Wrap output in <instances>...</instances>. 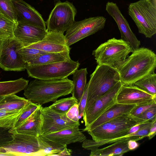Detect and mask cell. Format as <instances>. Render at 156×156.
Segmentation results:
<instances>
[{
	"instance_id": "4fadbf2b",
	"label": "cell",
	"mask_w": 156,
	"mask_h": 156,
	"mask_svg": "<svg viewBox=\"0 0 156 156\" xmlns=\"http://www.w3.org/2000/svg\"><path fill=\"white\" fill-rule=\"evenodd\" d=\"M122 85L120 81L118 82L108 92L97 99L87 111L84 112L83 119L85 127L90 125L116 103L117 94Z\"/></svg>"
},
{
	"instance_id": "277c9868",
	"label": "cell",
	"mask_w": 156,
	"mask_h": 156,
	"mask_svg": "<svg viewBox=\"0 0 156 156\" xmlns=\"http://www.w3.org/2000/svg\"><path fill=\"white\" fill-rule=\"evenodd\" d=\"M13 139L9 144L0 147L4 156H46L48 144L39 136L18 133L9 129Z\"/></svg>"
},
{
	"instance_id": "60d3db41",
	"label": "cell",
	"mask_w": 156,
	"mask_h": 156,
	"mask_svg": "<svg viewBox=\"0 0 156 156\" xmlns=\"http://www.w3.org/2000/svg\"><path fill=\"white\" fill-rule=\"evenodd\" d=\"M67 146L65 147L63 150L60 152L56 155L57 156H69L72 154V151L71 149H68Z\"/></svg>"
},
{
	"instance_id": "44dd1931",
	"label": "cell",
	"mask_w": 156,
	"mask_h": 156,
	"mask_svg": "<svg viewBox=\"0 0 156 156\" xmlns=\"http://www.w3.org/2000/svg\"><path fill=\"white\" fill-rule=\"evenodd\" d=\"M40 106L19 127L11 129L15 132L38 136L41 134L42 118Z\"/></svg>"
},
{
	"instance_id": "d6a6232c",
	"label": "cell",
	"mask_w": 156,
	"mask_h": 156,
	"mask_svg": "<svg viewBox=\"0 0 156 156\" xmlns=\"http://www.w3.org/2000/svg\"><path fill=\"white\" fill-rule=\"evenodd\" d=\"M18 52L26 62L47 53L35 48L24 47L19 50Z\"/></svg>"
},
{
	"instance_id": "ac0fdd59",
	"label": "cell",
	"mask_w": 156,
	"mask_h": 156,
	"mask_svg": "<svg viewBox=\"0 0 156 156\" xmlns=\"http://www.w3.org/2000/svg\"><path fill=\"white\" fill-rule=\"evenodd\" d=\"M48 31L30 24L17 22L14 37L26 47L42 40Z\"/></svg>"
},
{
	"instance_id": "8d00e7d4",
	"label": "cell",
	"mask_w": 156,
	"mask_h": 156,
	"mask_svg": "<svg viewBox=\"0 0 156 156\" xmlns=\"http://www.w3.org/2000/svg\"><path fill=\"white\" fill-rule=\"evenodd\" d=\"M138 117L150 121L156 119V105L149 108Z\"/></svg>"
},
{
	"instance_id": "7402d4cb",
	"label": "cell",
	"mask_w": 156,
	"mask_h": 156,
	"mask_svg": "<svg viewBox=\"0 0 156 156\" xmlns=\"http://www.w3.org/2000/svg\"><path fill=\"white\" fill-rule=\"evenodd\" d=\"M128 141H118L102 148L92 150L90 156H122L130 151L128 147Z\"/></svg>"
},
{
	"instance_id": "7bdbcfd3",
	"label": "cell",
	"mask_w": 156,
	"mask_h": 156,
	"mask_svg": "<svg viewBox=\"0 0 156 156\" xmlns=\"http://www.w3.org/2000/svg\"><path fill=\"white\" fill-rule=\"evenodd\" d=\"M3 41L0 39V58L1 55Z\"/></svg>"
},
{
	"instance_id": "cb8c5ba5",
	"label": "cell",
	"mask_w": 156,
	"mask_h": 156,
	"mask_svg": "<svg viewBox=\"0 0 156 156\" xmlns=\"http://www.w3.org/2000/svg\"><path fill=\"white\" fill-rule=\"evenodd\" d=\"M70 51L46 53L27 62L31 65H40L65 61L71 59Z\"/></svg>"
},
{
	"instance_id": "ee69618b",
	"label": "cell",
	"mask_w": 156,
	"mask_h": 156,
	"mask_svg": "<svg viewBox=\"0 0 156 156\" xmlns=\"http://www.w3.org/2000/svg\"><path fill=\"white\" fill-rule=\"evenodd\" d=\"M4 97V96H0V101Z\"/></svg>"
},
{
	"instance_id": "6da1fadb",
	"label": "cell",
	"mask_w": 156,
	"mask_h": 156,
	"mask_svg": "<svg viewBox=\"0 0 156 156\" xmlns=\"http://www.w3.org/2000/svg\"><path fill=\"white\" fill-rule=\"evenodd\" d=\"M156 67L155 54L148 48L142 47L133 50L118 71L122 84L129 85L154 73Z\"/></svg>"
},
{
	"instance_id": "8fae6325",
	"label": "cell",
	"mask_w": 156,
	"mask_h": 156,
	"mask_svg": "<svg viewBox=\"0 0 156 156\" xmlns=\"http://www.w3.org/2000/svg\"><path fill=\"white\" fill-rule=\"evenodd\" d=\"M24 47L15 37L3 41L0 58V67L5 71H20L26 69L27 63L18 51Z\"/></svg>"
},
{
	"instance_id": "7a4b0ae2",
	"label": "cell",
	"mask_w": 156,
	"mask_h": 156,
	"mask_svg": "<svg viewBox=\"0 0 156 156\" xmlns=\"http://www.w3.org/2000/svg\"><path fill=\"white\" fill-rule=\"evenodd\" d=\"M73 81L67 78L60 80H43L35 79L25 88L24 95L30 102L38 105L50 101L71 93Z\"/></svg>"
},
{
	"instance_id": "4dcf8cb0",
	"label": "cell",
	"mask_w": 156,
	"mask_h": 156,
	"mask_svg": "<svg viewBox=\"0 0 156 156\" xmlns=\"http://www.w3.org/2000/svg\"><path fill=\"white\" fill-rule=\"evenodd\" d=\"M0 12L7 18L17 22L12 0H0Z\"/></svg>"
},
{
	"instance_id": "74e56055",
	"label": "cell",
	"mask_w": 156,
	"mask_h": 156,
	"mask_svg": "<svg viewBox=\"0 0 156 156\" xmlns=\"http://www.w3.org/2000/svg\"><path fill=\"white\" fill-rule=\"evenodd\" d=\"M79 114L78 104L72 107L66 113L67 117L71 120L75 122L79 121L78 118Z\"/></svg>"
},
{
	"instance_id": "1f68e13d",
	"label": "cell",
	"mask_w": 156,
	"mask_h": 156,
	"mask_svg": "<svg viewBox=\"0 0 156 156\" xmlns=\"http://www.w3.org/2000/svg\"><path fill=\"white\" fill-rule=\"evenodd\" d=\"M40 106L29 101L23 108L22 113L16 120L12 129L16 128L20 126Z\"/></svg>"
},
{
	"instance_id": "8992f818",
	"label": "cell",
	"mask_w": 156,
	"mask_h": 156,
	"mask_svg": "<svg viewBox=\"0 0 156 156\" xmlns=\"http://www.w3.org/2000/svg\"><path fill=\"white\" fill-rule=\"evenodd\" d=\"M149 121H150L133 116L130 114H124L87 132L95 141L111 140L126 136L133 126Z\"/></svg>"
},
{
	"instance_id": "d4e9b609",
	"label": "cell",
	"mask_w": 156,
	"mask_h": 156,
	"mask_svg": "<svg viewBox=\"0 0 156 156\" xmlns=\"http://www.w3.org/2000/svg\"><path fill=\"white\" fill-rule=\"evenodd\" d=\"M29 102L27 99L19 97L15 94L6 95L0 101V110H21Z\"/></svg>"
},
{
	"instance_id": "b9f144b4",
	"label": "cell",
	"mask_w": 156,
	"mask_h": 156,
	"mask_svg": "<svg viewBox=\"0 0 156 156\" xmlns=\"http://www.w3.org/2000/svg\"><path fill=\"white\" fill-rule=\"evenodd\" d=\"M146 122L138 124L133 126L129 130L127 133L126 135L136 132L141 127L143 126Z\"/></svg>"
},
{
	"instance_id": "5b68a950",
	"label": "cell",
	"mask_w": 156,
	"mask_h": 156,
	"mask_svg": "<svg viewBox=\"0 0 156 156\" xmlns=\"http://www.w3.org/2000/svg\"><path fill=\"white\" fill-rule=\"evenodd\" d=\"M133 51L124 40L114 37L100 44L92 54L98 65L107 66L118 70Z\"/></svg>"
},
{
	"instance_id": "2e32d148",
	"label": "cell",
	"mask_w": 156,
	"mask_h": 156,
	"mask_svg": "<svg viewBox=\"0 0 156 156\" xmlns=\"http://www.w3.org/2000/svg\"><path fill=\"white\" fill-rule=\"evenodd\" d=\"M26 47L35 48L48 53L70 51L71 49L67 44L64 34L48 31L42 40Z\"/></svg>"
},
{
	"instance_id": "f546056e",
	"label": "cell",
	"mask_w": 156,
	"mask_h": 156,
	"mask_svg": "<svg viewBox=\"0 0 156 156\" xmlns=\"http://www.w3.org/2000/svg\"><path fill=\"white\" fill-rule=\"evenodd\" d=\"M54 102L49 107L55 112L61 114H66L72 107L78 104L77 100L72 96L57 100Z\"/></svg>"
},
{
	"instance_id": "ab89813d",
	"label": "cell",
	"mask_w": 156,
	"mask_h": 156,
	"mask_svg": "<svg viewBox=\"0 0 156 156\" xmlns=\"http://www.w3.org/2000/svg\"><path fill=\"white\" fill-rule=\"evenodd\" d=\"M137 141L134 140H129L127 142L128 147L130 151L136 149L139 146Z\"/></svg>"
},
{
	"instance_id": "9c48e42d",
	"label": "cell",
	"mask_w": 156,
	"mask_h": 156,
	"mask_svg": "<svg viewBox=\"0 0 156 156\" xmlns=\"http://www.w3.org/2000/svg\"><path fill=\"white\" fill-rule=\"evenodd\" d=\"M77 12L72 3L57 2L45 22L47 31L64 34L75 21Z\"/></svg>"
},
{
	"instance_id": "ba28073f",
	"label": "cell",
	"mask_w": 156,
	"mask_h": 156,
	"mask_svg": "<svg viewBox=\"0 0 156 156\" xmlns=\"http://www.w3.org/2000/svg\"><path fill=\"white\" fill-rule=\"evenodd\" d=\"M78 60H70L40 65H29L26 68L29 77L49 80H60L67 78L79 68Z\"/></svg>"
},
{
	"instance_id": "484cf974",
	"label": "cell",
	"mask_w": 156,
	"mask_h": 156,
	"mask_svg": "<svg viewBox=\"0 0 156 156\" xmlns=\"http://www.w3.org/2000/svg\"><path fill=\"white\" fill-rule=\"evenodd\" d=\"M29 80L23 78L9 81L0 82V96L15 94L24 90Z\"/></svg>"
},
{
	"instance_id": "e575fe53",
	"label": "cell",
	"mask_w": 156,
	"mask_h": 156,
	"mask_svg": "<svg viewBox=\"0 0 156 156\" xmlns=\"http://www.w3.org/2000/svg\"><path fill=\"white\" fill-rule=\"evenodd\" d=\"M10 129L0 127V147L9 144L12 140V133L10 132Z\"/></svg>"
},
{
	"instance_id": "d6986e66",
	"label": "cell",
	"mask_w": 156,
	"mask_h": 156,
	"mask_svg": "<svg viewBox=\"0 0 156 156\" xmlns=\"http://www.w3.org/2000/svg\"><path fill=\"white\" fill-rule=\"evenodd\" d=\"M43 135L51 141L65 145L76 142L82 143L87 139L86 136L80 131L79 126Z\"/></svg>"
},
{
	"instance_id": "30bf717a",
	"label": "cell",
	"mask_w": 156,
	"mask_h": 156,
	"mask_svg": "<svg viewBox=\"0 0 156 156\" xmlns=\"http://www.w3.org/2000/svg\"><path fill=\"white\" fill-rule=\"evenodd\" d=\"M106 18L102 16L90 17L73 23L66 31L65 35L67 44L70 47L81 39L102 29Z\"/></svg>"
},
{
	"instance_id": "f1b7e54d",
	"label": "cell",
	"mask_w": 156,
	"mask_h": 156,
	"mask_svg": "<svg viewBox=\"0 0 156 156\" xmlns=\"http://www.w3.org/2000/svg\"><path fill=\"white\" fill-rule=\"evenodd\" d=\"M23 108L19 110H0V127L12 129Z\"/></svg>"
},
{
	"instance_id": "ffe728a7",
	"label": "cell",
	"mask_w": 156,
	"mask_h": 156,
	"mask_svg": "<svg viewBox=\"0 0 156 156\" xmlns=\"http://www.w3.org/2000/svg\"><path fill=\"white\" fill-rule=\"evenodd\" d=\"M136 105L116 103L90 125L82 129V131L91 130L116 117L124 114H130L131 111Z\"/></svg>"
},
{
	"instance_id": "4316f807",
	"label": "cell",
	"mask_w": 156,
	"mask_h": 156,
	"mask_svg": "<svg viewBox=\"0 0 156 156\" xmlns=\"http://www.w3.org/2000/svg\"><path fill=\"white\" fill-rule=\"evenodd\" d=\"M17 22L0 14V39L2 41L14 37Z\"/></svg>"
},
{
	"instance_id": "9a60e30c",
	"label": "cell",
	"mask_w": 156,
	"mask_h": 156,
	"mask_svg": "<svg viewBox=\"0 0 156 156\" xmlns=\"http://www.w3.org/2000/svg\"><path fill=\"white\" fill-rule=\"evenodd\" d=\"M155 100L156 96L149 94L133 84L122 85L116 98L117 103L136 105L148 103Z\"/></svg>"
},
{
	"instance_id": "d590c367",
	"label": "cell",
	"mask_w": 156,
	"mask_h": 156,
	"mask_svg": "<svg viewBox=\"0 0 156 156\" xmlns=\"http://www.w3.org/2000/svg\"><path fill=\"white\" fill-rule=\"evenodd\" d=\"M88 83L87 84L84 92L80 100L78 103L79 114L78 117L79 119L83 115L84 112L86 107L88 94Z\"/></svg>"
},
{
	"instance_id": "603a6c76",
	"label": "cell",
	"mask_w": 156,
	"mask_h": 156,
	"mask_svg": "<svg viewBox=\"0 0 156 156\" xmlns=\"http://www.w3.org/2000/svg\"><path fill=\"white\" fill-rule=\"evenodd\" d=\"M87 68L76 69L73 74V88L71 92L72 96L80 102L84 92L86 85Z\"/></svg>"
},
{
	"instance_id": "52a82bcc",
	"label": "cell",
	"mask_w": 156,
	"mask_h": 156,
	"mask_svg": "<svg viewBox=\"0 0 156 156\" xmlns=\"http://www.w3.org/2000/svg\"><path fill=\"white\" fill-rule=\"evenodd\" d=\"M128 13L139 33L151 38L156 33V0H139L131 3Z\"/></svg>"
},
{
	"instance_id": "5bb4252c",
	"label": "cell",
	"mask_w": 156,
	"mask_h": 156,
	"mask_svg": "<svg viewBox=\"0 0 156 156\" xmlns=\"http://www.w3.org/2000/svg\"><path fill=\"white\" fill-rule=\"evenodd\" d=\"M106 10L116 23L122 38L129 44L133 50L138 48L140 41L131 30L128 22L116 3L108 2L106 5Z\"/></svg>"
},
{
	"instance_id": "836d02e7",
	"label": "cell",
	"mask_w": 156,
	"mask_h": 156,
	"mask_svg": "<svg viewBox=\"0 0 156 156\" xmlns=\"http://www.w3.org/2000/svg\"><path fill=\"white\" fill-rule=\"evenodd\" d=\"M156 105V100L148 103L136 105L131 111L130 114L138 117L149 108Z\"/></svg>"
},
{
	"instance_id": "f35d334b",
	"label": "cell",
	"mask_w": 156,
	"mask_h": 156,
	"mask_svg": "<svg viewBox=\"0 0 156 156\" xmlns=\"http://www.w3.org/2000/svg\"><path fill=\"white\" fill-rule=\"evenodd\" d=\"M156 134V120H154L150 129L149 133L147 136L149 140L152 138Z\"/></svg>"
},
{
	"instance_id": "83f0119b",
	"label": "cell",
	"mask_w": 156,
	"mask_h": 156,
	"mask_svg": "<svg viewBox=\"0 0 156 156\" xmlns=\"http://www.w3.org/2000/svg\"><path fill=\"white\" fill-rule=\"evenodd\" d=\"M133 84L149 94L156 96V74L154 73L144 76Z\"/></svg>"
},
{
	"instance_id": "3957f363",
	"label": "cell",
	"mask_w": 156,
	"mask_h": 156,
	"mask_svg": "<svg viewBox=\"0 0 156 156\" xmlns=\"http://www.w3.org/2000/svg\"><path fill=\"white\" fill-rule=\"evenodd\" d=\"M120 81L119 74L117 70L107 66L98 65L90 76L87 99L84 112Z\"/></svg>"
},
{
	"instance_id": "e0dca14e",
	"label": "cell",
	"mask_w": 156,
	"mask_h": 156,
	"mask_svg": "<svg viewBox=\"0 0 156 156\" xmlns=\"http://www.w3.org/2000/svg\"><path fill=\"white\" fill-rule=\"evenodd\" d=\"M12 2L17 22L30 24L47 30L42 16L33 7L23 0H12Z\"/></svg>"
},
{
	"instance_id": "f6af8a7d",
	"label": "cell",
	"mask_w": 156,
	"mask_h": 156,
	"mask_svg": "<svg viewBox=\"0 0 156 156\" xmlns=\"http://www.w3.org/2000/svg\"></svg>"
},
{
	"instance_id": "7c38bea8",
	"label": "cell",
	"mask_w": 156,
	"mask_h": 156,
	"mask_svg": "<svg viewBox=\"0 0 156 156\" xmlns=\"http://www.w3.org/2000/svg\"><path fill=\"white\" fill-rule=\"evenodd\" d=\"M40 110L42 118L41 134H48L80 126L79 121H72L67 117L66 114L55 112L49 107L41 106Z\"/></svg>"
}]
</instances>
